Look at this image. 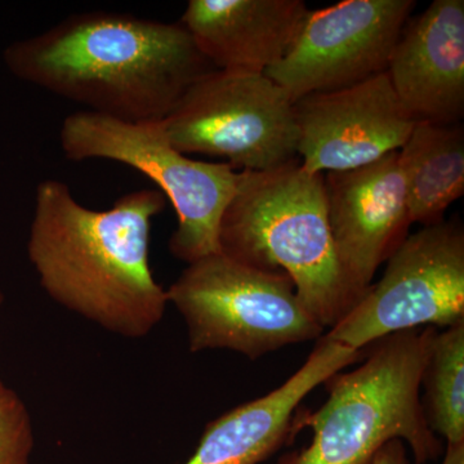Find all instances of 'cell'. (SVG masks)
I'll return each mask as SVG.
<instances>
[{
	"label": "cell",
	"mask_w": 464,
	"mask_h": 464,
	"mask_svg": "<svg viewBox=\"0 0 464 464\" xmlns=\"http://www.w3.org/2000/svg\"><path fill=\"white\" fill-rule=\"evenodd\" d=\"M441 464H464V442L448 444Z\"/></svg>",
	"instance_id": "d6986e66"
},
{
	"label": "cell",
	"mask_w": 464,
	"mask_h": 464,
	"mask_svg": "<svg viewBox=\"0 0 464 464\" xmlns=\"http://www.w3.org/2000/svg\"><path fill=\"white\" fill-rule=\"evenodd\" d=\"M310 14L302 0H190L179 24L216 69L276 65Z\"/></svg>",
	"instance_id": "5bb4252c"
},
{
	"label": "cell",
	"mask_w": 464,
	"mask_h": 464,
	"mask_svg": "<svg viewBox=\"0 0 464 464\" xmlns=\"http://www.w3.org/2000/svg\"><path fill=\"white\" fill-rule=\"evenodd\" d=\"M60 145L69 160L118 161L157 183L177 216L168 244L173 257L188 265L219 252V225L240 181L230 164L182 154L168 140L163 121L130 123L90 111L66 116Z\"/></svg>",
	"instance_id": "8992f818"
},
{
	"label": "cell",
	"mask_w": 464,
	"mask_h": 464,
	"mask_svg": "<svg viewBox=\"0 0 464 464\" xmlns=\"http://www.w3.org/2000/svg\"><path fill=\"white\" fill-rule=\"evenodd\" d=\"M386 72L415 121L459 123L464 115L463 0H435L409 18Z\"/></svg>",
	"instance_id": "7c38bea8"
},
{
	"label": "cell",
	"mask_w": 464,
	"mask_h": 464,
	"mask_svg": "<svg viewBox=\"0 0 464 464\" xmlns=\"http://www.w3.org/2000/svg\"><path fill=\"white\" fill-rule=\"evenodd\" d=\"M324 188L338 259L360 299L381 265L409 237L411 221L399 151L356 169L325 173Z\"/></svg>",
	"instance_id": "8fae6325"
},
{
	"label": "cell",
	"mask_w": 464,
	"mask_h": 464,
	"mask_svg": "<svg viewBox=\"0 0 464 464\" xmlns=\"http://www.w3.org/2000/svg\"><path fill=\"white\" fill-rule=\"evenodd\" d=\"M35 435L24 400L0 377V464H32Z\"/></svg>",
	"instance_id": "e0dca14e"
},
{
	"label": "cell",
	"mask_w": 464,
	"mask_h": 464,
	"mask_svg": "<svg viewBox=\"0 0 464 464\" xmlns=\"http://www.w3.org/2000/svg\"><path fill=\"white\" fill-rule=\"evenodd\" d=\"M3 60L20 81L130 123L164 121L216 69L181 24L118 12L72 14L12 43Z\"/></svg>",
	"instance_id": "7a4b0ae2"
},
{
	"label": "cell",
	"mask_w": 464,
	"mask_h": 464,
	"mask_svg": "<svg viewBox=\"0 0 464 464\" xmlns=\"http://www.w3.org/2000/svg\"><path fill=\"white\" fill-rule=\"evenodd\" d=\"M399 164L411 225L444 221L448 208L464 194L463 125L415 121L399 150Z\"/></svg>",
	"instance_id": "9a60e30c"
},
{
	"label": "cell",
	"mask_w": 464,
	"mask_h": 464,
	"mask_svg": "<svg viewBox=\"0 0 464 464\" xmlns=\"http://www.w3.org/2000/svg\"><path fill=\"white\" fill-rule=\"evenodd\" d=\"M3 304H5V295H3L2 288H0V313H2Z\"/></svg>",
	"instance_id": "ffe728a7"
},
{
	"label": "cell",
	"mask_w": 464,
	"mask_h": 464,
	"mask_svg": "<svg viewBox=\"0 0 464 464\" xmlns=\"http://www.w3.org/2000/svg\"><path fill=\"white\" fill-rule=\"evenodd\" d=\"M166 204L158 188H142L96 210L82 206L65 182L39 183L27 256L43 290L112 334L148 337L169 304L150 266L152 219Z\"/></svg>",
	"instance_id": "6da1fadb"
},
{
	"label": "cell",
	"mask_w": 464,
	"mask_h": 464,
	"mask_svg": "<svg viewBox=\"0 0 464 464\" xmlns=\"http://www.w3.org/2000/svg\"><path fill=\"white\" fill-rule=\"evenodd\" d=\"M163 125L182 154L224 158L239 172L298 158L295 102L264 72L213 69L186 90Z\"/></svg>",
	"instance_id": "52a82bcc"
},
{
	"label": "cell",
	"mask_w": 464,
	"mask_h": 464,
	"mask_svg": "<svg viewBox=\"0 0 464 464\" xmlns=\"http://www.w3.org/2000/svg\"><path fill=\"white\" fill-rule=\"evenodd\" d=\"M218 244L235 261L288 275L299 301L325 331L359 301L333 241L324 174L308 173L299 158L275 169L240 172Z\"/></svg>",
	"instance_id": "3957f363"
},
{
	"label": "cell",
	"mask_w": 464,
	"mask_h": 464,
	"mask_svg": "<svg viewBox=\"0 0 464 464\" xmlns=\"http://www.w3.org/2000/svg\"><path fill=\"white\" fill-rule=\"evenodd\" d=\"M372 464H411L404 442L401 440H391L378 450Z\"/></svg>",
	"instance_id": "ac0fdd59"
},
{
	"label": "cell",
	"mask_w": 464,
	"mask_h": 464,
	"mask_svg": "<svg viewBox=\"0 0 464 464\" xmlns=\"http://www.w3.org/2000/svg\"><path fill=\"white\" fill-rule=\"evenodd\" d=\"M298 158L308 173L368 166L402 148L415 121L400 102L387 72L342 90L295 102Z\"/></svg>",
	"instance_id": "30bf717a"
},
{
	"label": "cell",
	"mask_w": 464,
	"mask_h": 464,
	"mask_svg": "<svg viewBox=\"0 0 464 464\" xmlns=\"http://www.w3.org/2000/svg\"><path fill=\"white\" fill-rule=\"evenodd\" d=\"M424 417L448 444L464 442V322L433 333L420 389Z\"/></svg>",
	"instance_id": "2e32d148"
},
{
	"label": "cell",
	"mask_w": 464,
	"mask_h": 464,
	"mask_svg": "<svg viewBox=\"0 0 464 464\" xmlns=\"http://www.w3.org/2000/svg\"><path fill=\"white\" fill-rule=\"evenodd\" d=\"M167 295L185 320L194 353L230 350L257 360L326 332L299 301L288 275L221 252L188 264Z\"/></svg>",
	"instance_id": "5b68a950"
},
{
	"label": "cell",
	"mask_w": 464,
	"mask_h": 464,
	"mask_svg": "<svg viewBox=\"0 0 464 464\" xmlns=\"http://www.w3.org/2000/svg\"><path fill=\"white\" fill-rule=\"evenodd\" d=\"M414 0H344L310 11L285 56L265 75L293 102L386 72Z\"/></svg>",
	"instance_id": "9c48e42d"
},
{
	"label": "cell",
	"mask_w": 464,
	"mask_h": 464,
	"mask_svg": "<svg viewBox=\"0 0 464 464\" xmlns=\"http://www.w3.org/2000/svg\"><path fill=\"white\" fill-rule=\"evenodd\" d=\"M436 328L411 329L375 342L362 365L325 382L328 400L295 417L293 432L313 430L301 450L277 464H372L391 440L409 445L415 464L435 460L442 442L431 431L420 401V380Z\"/></svg>",
	"instance_id": "277c9868"
},
{
	"label": "cell",
	"mask_w": 464,
	"mask_h": 464,
	"mask_svg": "<svg viewBox=\"0 0 464 464\" xmlns=\"http://www.w3.org/2000/svg\"><path fill=\"white\" fill-rule=\"evenodd\" d=\"M464 322V230L458 218L409 235L325 340L362 351L389 335L420 326Z\"/></svg>",
	"instance_id": "ba28073f"
},
{
	"label": "cell",
	"mask_w": 464,
	"mask_h": 464,
	"mask_svg": "<svg viewBox=\"0 0 464 464\" xmlns=\"http://www.w3.org/2000/svg\"><path fill=\"white\" fill-rule=\"evenodd\" d=\"M322 337L306 362L267 395L226 411L207 424L197 449L181 464H259L293 436V420L308 393L362 359Z\"/></svg>",
	"instance_id": "4fadbf2b"
}]
</instances>
